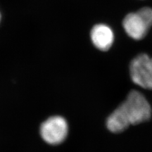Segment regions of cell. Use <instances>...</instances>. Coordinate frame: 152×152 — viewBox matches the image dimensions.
<instances>
[{"instance_id":"52a82bcc","label":"cell","mask_w":152,"mask_h":152,"mask_svg":"<svg viewBox=\"0 0 152 152\" xmlns=\"http://www.w3.org/2000/svg\"><path fill=\"white\" fill-rule=\"evenodd\" d=\"M0 20H1V13H0Z\"/></svg>"},{"instance_id":"6da1fadb","label":"cell","mask_w":152,"mask_h":152,"mask_svg":"<svg viewBox=\"0 0 152 152\" xmlns=\"http://www.w3.org/2000/svg\"><path fill=\"white\" fill-rule=\"evenodd\" d=\"M151 115V106L144 95L132 90L124 102L109 115L107 127L112 132H122L131 125L149 120Z\"/></svg>"},{"instance_id":"3957f363","label":"cell","mask_w":152,"mask_h":152,"mask_svg":"<svg viewBox=\"0 0 152 152\" xmlns=\"http://www.w3.org/2000/svg\"><path fill=\"white\" fill-rule=\"evenodd\" d=\"M68 129L67 122L64 117L53 116L42 124L40 133L45 141L56 145L64 141L68 134Z\"/></svg>"},{"instance_id":"277c9868","label":"cell","mask_w":152,"mask_h":152,"mask_svg":"<svg viewBox=\"0 0 152 152\" xmlns=\"http://www.w3.org/2000/svg\"><path fill=\"white\" fill-rule=\"evenodd\" d=\"M122 25L127 35L135 40H141L144 38L150 29L137 12L127 14L124 18Z\"/></svg>"},{"instance_id":"5b68a950","label":"cell","mask_w":152,"mask_h":152,"mask_svg":"<svg viewBox=\"0 0 152 152\" xmlns=\"http://www.w3.org/2000/svg\"><path fill=\"white\" fill-rule=\"evenodd\" d=\"M91 38L94 46L100 51H106L110 48L114 40L111 28L105 24L95 25L91 31Z\"/></svg>"},{"instance_id":"7a4b0ae2","label":"cell","mask_w":152,"mask_h":152,"mask_svg":"<svg viewBox=\"0 0 152 152\" xmlns=\"http://www.w3.org/2000/svg\"><path fill=\"white\" fill-rule=\"evenodd\" d=\"M131 79L136 85L152 89V58L146 54H140L130 64Z\"/></svg>"},{"instance_id":"8992f818","label":"cell","mask_w":152,"mask_h":152,"mask_svg":"<svg viewBox=\"0 0 152 152\" xmlns=\"http://www.w3.org/2000/svg\"><path fill=\"white\" fill-rule=\"evenodd\" d=\"M137 12L140 14L146 24L150 28L152 26V8L145 7L141 8Z\"/></svg>"}]
</instances>
